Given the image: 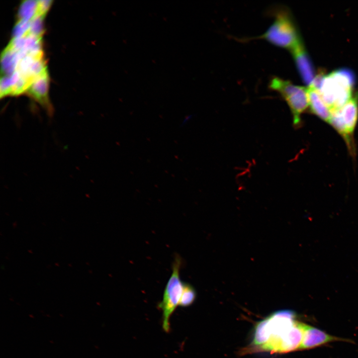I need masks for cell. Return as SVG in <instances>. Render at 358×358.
I'll list each match as a JSON object with an SVG mask.
<instances>
[{"instance_id": "6da1fadb", "label": "cell", "mask_w": 358, "mask_h": 358, "mask_svg": "<svg viewBox=\"0 0 358 358\" xmlns=\"http://www.w3.org/2000/svg\"><path fill=\"white\" fill-rule=\"evenodd\" d=\"M294 311H277L256 325L253 346L262 351L285 353L299 350L303 338L302 322Z\"/></svg>"}, {"instance_id": "7a4b0ae2", "label": "cell", "mask_w": 358, "mask_h": 358, "mask_svg": "<svg viewBox=\"0 0 358 358\" xmlns=\"http://www.w3.org/2000/svg\"><path fill=\"white\" fill-rule=\"evenodd\" d=\"M355 82L353 72L340 69L327 75H316L310 85L317 89L332 112L341 108L353 96Z\"/></svg>"}, {"instance_id": "3957f363", "label": "cell", "mask_w": 358, "mask_h": 358, "mask_svg": "<svg viewBox=\"0 0 358 358\" xmlns=\"http://www.w3.org/2000/svg\"><path fill=\"white\" fill-rule=\"evenodd\" d=\"M274 21L267 31L258 38L290 51L302 42L290 12L285 7L273 10Z\"/></svg>"}, {"instance_id": "277c9868", "label": "cell", "mask_w": 358, "mask_h": 358, "mask_svg": "<svg viewBox=\"0 0 358 358\" xmlns=\"http://www.w3.org/2000/svg\"><path fill=\"white\" fill-rule=\"evenodd\" d=\"M269 88L286 101L292 116L294 126L299 127L301 124V115L309 106L307 88L278 77L271 79Z\"/></svg>"}, {"instance_id": "5b68a950", "label": "cell", "mask_w": 358, "mask_h": 358, "mask_svg": "<svg viewBox=\"0 0 358 358\" xmlns=\"http://www.w3.org/2000/svg\"><path fill=\"white\" fill-rule=\"evenodd\" d=\"M182 260L177 256L172 266V273L166 284L163 299L158 305L162 312V328L169 333L171 330L170 318L178 306L182 292L184 282L180 278Z\"/></svg>"}, {"instance_id": "8992f818", "label": "cell", "mask_w": 358, "mask_h": 358, "mask_svg": "<svg viewBox=\"0 0 358 358\" xmlns=\"http://www.w3.org/2000/svg\"><path fill=\"white\" fill-rule=\"evenodd\" d=\"M302 329L303 338L299 350H308L333 342H351L350 340L330 335L304 323H302Z\"/></svg>"}, {"instance_id": "52a82bcc", "label": "cell", "mask_w": 358, "mask_h": 358, "mask_svg": "<svg viewBox=\"0 0 358 358\" xmlns=\"http://www.w3.org/2000/svg\"><path fill=\"white\" fill-rule=\"evenodd\" d=\"M298 73L308 86L313 82L316 75L313 65L303 42L290 51Z\"/></svg>"}, {"instance_id": "ba28073f", "label": "cell", "mask_w": 358, "mask_h": 358, "mask_svg": "<svg viewBox=\"0 0 358 358\" xmlns=\"http://www.w3.org/2000/svg\"><path fill=\"white\" fill-rule=\"evenodd\" d=\"M338 110L348 136L353 141L352 136L358 120V93Z\"/></svg>"}, {"instance_id": "9c48e42d", "label": "cell", "mask_w": 358, "mask_h": 358, "mask_svg": "<svg viewBox=\"0 0 358 358\" xmlns=\"http://www.w3.org/2000/svg\"><path fill=\"white\" fill-rule=\"evenodd\" d=\"M309 106L311 111L322 120L327 122L330 119L331 111L321 97L318 90L313 85L307 88Z\"/></svg>"}, {"instance_id": "30bf717a", "label": "cell", "mask_w": 358, "mask_h": 358, "mask_svg": "<svg viewBox=\"0 0 358 358\" xmlns=\"http://www.w3.org/2000/svg\"><path fill=\"white\" fill-rule=\"evenodd\" d=\"M196 298V292L195 288L190 284L184 282L183 288L179 306L187 307L191 305Z\"/></svg>"}]
</instances>
